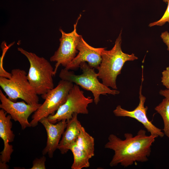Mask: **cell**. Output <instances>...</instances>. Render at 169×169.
<instances>
[{"instance_id":"15","label":"cell","mask_w":169,"mask_h":169,"mask_svg":"<svg viewBox=\"0 0 169 169\" xmlns=\"http://www.w3.org/2000/svg\"><path fill=\"white\" fill-rule=\"evenodd\" d=\"M75 143L90 158L94 156V139L86 131L81 125L80 126L79 134Z\"/></svg>"},{"instance_id":"24","label":"cell","mask_w":169,"mask_h":169,"mask_svg":"<svg viewBox=\"0 0 169 169\" xmlns=\"http://www.w3.org/2000/svg\"><path fill=\"white\" fill-rule=\"evenodd\" d=\"M0 169H7L8 166L6 163H3L0 161Z\"/></svg>"},{"instance_id":"14","label":"cell","mask_w":169,"mask_h":169,"mask_svg":"<svg viewBox=\"0 0 169 169\" xmlns=\"http://www.w3.org/2000/svg\"><path fill=\"white\" fill-rule=\"evenodd\" d=\"M78 114H73L72 117L67 121L66 130L62 135L58 147L62 154L67 153L69 147L76 142L80 132V126L81 125L78 120Z\"/></svg>"},{"instance_id":"10","label":"cell","mask_w":169,"mask_h":169,"mask_svg":"<svg viewBox=\"0 0 169 169\" xmlns=\"http://www.w3.org/2000/svg\"><path fill=\"white\" fill-rule=\"evenodd\" d=\"M143 80L142 77L139 92V102L137 107L134 110L129 111L123 108L120 105H118L113 110V113L116 116L127 117L134 118L141 123L151 135L156 137H162L164 135V133L161 129L154 125L147 116L148 107L144 106L146 98L141 92Z\"/></svg>"},{"instance_id":"2","label":"cell","mask_w":169,"mask_h":169,"mask_svg":"<svg viewBox=\"0 0 169 169\" xmlns=\"http://www.w3.org/2000/svg\"><path fill=\"white\" fill-rule=\"evenodd\" d=\"M121 32L116 39L113 48L110 50L105 48L101 53V60L97 69L98 78L102 83L108 87L117 90L116 79L125 63L133 61L138 58L134 54H129L124 53L121 49Z\"/></svg>"},{"instance_id":"1","label":"cell","mask_w":169,"mask_h":169,"mask_svg":"<svg viewBox=\"0 0 169 169\" xmlns=\"http://www.w3.org/2000/svg\"><path fill=\"white\" fill-rule=\"evenodd\" d=\"M125 139L122 140L113 134H110L105 148L114 151V154L109 165L111 167L120 164L124 167L132 165L136 161L145 162L151 152V146L156 136H147L146 131L139 130L135 136L129 133L124 134Z\"/></svg>"},{"instance_id":"6","label":"cell","mask_w":169,"mask_h":169,"mask_svg":"<svg viewBox=\"0 0 169 169\" xmlns=\"http://www.w3.org/2000/svg\"><path fill=\"white\" fill-rule=\"evenodd\" d=\"M74 85L73 82L61 79L55 87L41 96L45 100L32 115L31 126L35 127L41 119L54 114L66 101Z\"/></svg>"},{"instance_id":"16","label":"cell","mask_w":169,"mask_h":169,"mask_svg":"<svg viewBox=\"0 0 169 169\" xmlns=\"http://www.w3.org/2000/svg\"><path fill=\"white\" fill-rule=\"evenodd\" d=\"M69 150L72 152L74 157L72 169H82L90 166L89 160L90 158L77 146L75 142L71 145Z\"/></svg>"},{"instance_id":"23","label":"cell","mask_w":169,"mask_h":169,"mask_svg":"<svg viewBox=\"0 0 169 169\" xmlns=\"http://www.w3.org/2000/svg\"><path fill=\"white\" fill-rule=\"evenodd\" d=\"M159 94L169 100V90H160Z\"/></svg>"},{"instance_id":"8","label":"cell","mask_w":169,"mask_h":169,"mask_svg":"<svg viewBox=\"0 0 169 169\" xmlns=\"http://www.w3.org/2000/svg\"><path fill=\"white\" fill-rule=\"evenodd\" d=\"M81 15L78 17L74 25V30L71 32L66 33L60 28L62 35L59 38V46L54 55L50 58L51 62H56L54 70V75L56 74L59 67L61 65L65 67L76 57L78 53L77 47L82 36L77 32V26Z\"/></svg>"},{"instance_id":"9","label":"cell","mask_w":169,"mask_h":169,"mask_svg":"<svg viewBox=\"0 0 169 169\" xmlns=\"http://www.w3.org/2000/svg\"><path fill=\"white\" fill-rule=\"evenodd\" d=\"M0 100L1 102L0 108L10 115L12 119L15 121L18 122L23 130L31 127L28 121V118L41 105L39 103L30 105L23 101L13 102L4 95L1 90H0Z\"/></svg>"},{"instance_id":"20","label":"cell","mask_w":169,"mask_h":169,"mask_svg":"<svg viewBox=\"0 0 169 169\" xmlns=\"http://www.w3.org/2000/svg\"><path fill=\"white\" fill-rule=\"evenodd\" d=\"M46 158L44 155L39 158H36L33 162V166L31 169H45V162Z\"/></svg>"},{"instance_id":"11","label":"cell","mask_w":169,"mask_h":169,"mask_svg":"<svg viewBox=\"0 0 169 169\" xmlns=\"http://www.w3.org/2000/svg\"><path fill=\"white\" fill-rule=\"evenodd\" d=\"M105 48H95L88 44L81 37L77 47L78 54L65 67L68 70H76L83 62H87L91 68L97 69L101 60V53Z\"/></svg>"},{"instance_id":"3","label":"cell","mask_w":169,"mask_h":169,"mask_svg":"<svg viewBox=\"0 0 169 169\" xmlns=\"http://www.w3.org/2000/svg\"><path fill=\"white\" fill-rule=\"evenodd\" d=\"M18 50L27 58L29 62L27 78L37 94L42 96L53 89L54 69L50 62L45 58L22 48L18 47Z\"/></svg>"},{"instance_id":"22","label":"cell","mask_w":169,"mask_h":169,"mask_svg":"<svg viewBox=\"0 0 169 169\" xmlns=\"http://www.w3.org/2000/svg\"><path fill=\"white\" fill-rule=\"evenodd\" d=\"M161 37L167 46V50L169 51V33L165 31L162 33Z\"/></svg>"},{"instance_id":"5","label":"cell","mask_w":169,"mask_h":169,"mask_svg":"<svg viewBox=\"0 0 169 169\" xmlns=\"http://www.w3.org/2000/svg\"><path fill=\"white\" fill-rule=\"evenodd\" d=\"M11 77L8 79L0 77V86L8 98L14 102L18 99L30 105L39 103V98L30 85L26 71L19 69L12 70Z\"/></svg>"},{"instance_id":"19","label":"cell","mask_w":169,"mask_h":169,"mask_svg":"<svg viewBox=\"0 0 169 169\" xmlns=\"http://www.w3.org/2000/svg\"><path fill=\"white\" fill-rule=\"evenodd\" d=\"M167 3L166 9L162 17L158 20L150 23L149 26L151 27L154 26H162L167 22L169 23V0H163Z\"/></svg>"},{"instance_id":"4","label":"cell","mask_w":169,"mask_h":169,"mask_svg":"<svg viewBox=\"0 0 169 169\" xmlns=\"http://www.w3.org/2000/svg\"><path fill=\"white\" fill-rule=\"evenodd\" d=\"M80 68L82 73L76 75L74 72L64 68L62 69L59 76L61 79L74 83L83 89L90 91L94 96V101L97 105L100 101V95L106 94L115 95L120 93L117 90H111L99 81L97 73L86 62L82 63Z\"/></svg>"},{"instance_id":"12","label":"cell","mask_w":169,"mask_h":169,"mask_svg":"<svg viewBox=\"0 0 169 169\" xmlns=\"http://www.w3.org/2000/svg\"><path fill=\"white\" fill-rule=\"evenodd\" d=\"M39 122L44 127L47 135L46 145L42 151V154L43 155L47 154L49 158H52L54 151L58 149L67 121L62 120L55 124L49 122L47 117H45L41 119Z\"/></svg>"},{"instance_id":"17","label":"cell","mask_w":169,"mask_h":169,"mask_svg":"<svg viewBox=\"0 0 169 169\" xmlns=\"http://www.w3.org/2000/svg\"><path fill=\"white\" fill-rule=\"evenodd\" d=\"M162 117L164 122V133L169 138V100L165 98L155 108Z\"/></svg>"},{"instance_id":"21","label":"cell","mask_w":169,"mask_h":169,"mask_svg":"<svg viewBox=\"0 0 169 169\" xmlns=\"http://www.w3.org/2000/svg\"><path fill=\"white\" fill-rule=\"evenodd\" d=\"M161 82L164 86L169 90V66L162 72Z\"/></svg>"},{"instance_id":"13","label":"cell","mask_w":169,"mask_h":169,"mask_svg":"<svg viewBox=\"0 0 169 169\" xmlns=\"http://www.w3.org/2000/svg\"><path fill=\"white\" fill-rule=\"evenodd\" d=\"M3 109L0 110V137L4 143V148L0 153V161L4 163L9 162L13 151V147L9 144L14 141L15 135L11 129L12 123L10 115Z\"/></svg>"},{"instance_id":"18","label":"cell","mask_w":169,"mask_h":169,"mask_svg":"<svg viewBox=\"0 0 169 169\" xmlns=\"http://www.w3.org/2000/svg\"><path fill=\"white\" fill-rule=\"evenodd\" d=\"M14 42H13L9 45H7L6 42L3 41L2 43L1 48L2 50V54L0 58V77L10 79L11 78L12 74L6 71L3 66V59L4 56L8 50L13 44Z\"/></svg>"},{"instance_id":"7","label":"cell","mask_w":169,"mask_h":169,"mask_svg":"<svg viewBox=\"0 0 169 169\" xmlns=\"http://www.w3.org/2000/svg\"><path fill=\"white\" fill-rule=\"evenodd\" d=\"M93 101L91 97H85L79 85L75 84L69 91L65 103L55 113L47 118L49 122L55 124L62 120L68 121L74 113L87 114L89 113L88 105Z\"/></svg>"}]
</instances>
